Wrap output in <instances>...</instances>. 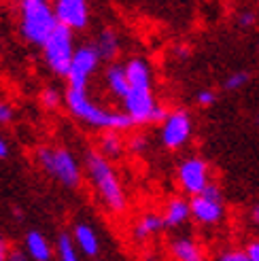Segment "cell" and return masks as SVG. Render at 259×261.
Wrapping results in <instances>:
<instances>
[{
  "label": "cell",
  "instance_id": "7c38bea8",
  "mask_svg": "<svg viewBox=\"0 0 259 261\" xmlns=\"http://www.w3.org/2000/svg\"><path fill=\"white\" fill-rule=\"evenodd\" d=\"M168 253L172 261H206V251L196 236H174L168 242Z\"/></svg>",
  "mask_w": 259,
  "mask_h": 261
},
{
  "label": "cell",
  "instance_id": "e575fe53",
  "mask_svg": "<svg viewBox=\"0 0 259 261\" xmlns=\"http://www.w3.org/2000/svg\"><path fill=\"white\" fill-rule=\"evenodd\" d=\"M257 49H259V45H257Z\"/></svg>",
  "mask_w": 259,
  "mask_h": 261
},
{
  "label": "cell",
  "instance_id": "836d02e7",
  "mask_svg": "<svg viewBox=\"0 0 259 261\" xmlns=\"http://www.w3.org/2000/svg\"><path fill=\"white\" fill-rule=\"evenodd\" d=\"M257 121H259V115H257Z\"/></svg>",
  "mask_w": 259,
  "mask_h": 261
},
{
  "label": "cell",
  "instance_id": "ac0fdd59",
  "mask_svg": "<svg viewBox=\"0 0 259 261\" xmlns=\"http://www.w3.org/2000/svg\"><path fill=\"white\" fill-rule=\"evenodd\" d=\"M25 253H28V257L32 261H51V257H54V246H51V242L45 238V233L41 231H28L25 233Z\"/></svg>",
  "mask_w": 259,
  "mask_h": 261
},
{
  "label": "cell",
  "instance_id": "2e32d148",
  "mask_svg": "<svg viewBox=\"0 0 259 261\" xmlns=\"http://www.w3.org/2000/svg\"><path fill=\"white\" fill-rule=\"evenodd\" d=\"M105 85L109 89V94L113 98H117L119 102L125 98L127 89H130V83H127V74H125L123 64H117V62L109 64L107 70H105Z\"/></svg>",
  "mask_w": 259,
  "mask_h": 261
},
{
  "label": "cell",
  "instance_id": "52a82bcc",
  "mask_svg": "<svg viewBox=\"0 0 259 261\" xmlns=\"http://www.w3.org/2000/svg\"><path fill=\"white\" fill-rule=\"evenodd\" d=\"M191 204V219L202 227H217L225 221V200L223 191L217 182H211L202 193L189 198Z\"/></svg>",
  "mask_w": 259,
  "mask_h": 261
},
{
  "label": "cell",
  "instance_id": "9c48e42d",
  "mask_svg": "<svg viewBox=\"0 0 259 261\" xmlns=\"http://www.w3.org/2000/svg\"><path fill=\"white\" fill-rule=\"evenodd\" d=\"M176 182L187 198L202 193L213 182L211 164L200 155H189L176 166Z\"/></svg>",
  "mask_w": 259,
  "mask_h": 261
},
{
  "label": "cell",
  "instance_id": "8fae6325",
  "mask_svg": "<svg viewBox=\"0 0 259 261\" xmlns=\"http://www.w3.org/2000/svg\"><path fill=\"white\" fill-rule=\"evenodd\" d=\"M54 11L60 25H66L68 30H85L89 21V7L87 0H56Z\"/></svg>",
  "mask_w": 259,
  "mask_h": 261
},
{
  "label": "cell",
  "instance_id": "8992f818",
  "mask_svg": "<svg viewBox=\"0 0 259 261\" xmlns=\"http://www.w3.org/2000/svg\"><path fill=\"white\" fill-rule=\"evenodd\" d=\"M41 49H43V58H45V64L49 66V70L56 76H64V79H66L74 49H76L74 32L68 30L66 25H58Z\"/></svg>",
  "mask_w": 259,
  "mask_h": 261
},
{
  "label": "cell",
  "instance_id": "277c9868",
  "mask_svg": "<svg viewBox=\"0 0 259 261\" xmlns=\"http://www.w3.org/2000/svg\"><path fill=\"white\" fill-rule=\"evenodd\" d=\"M36 164L43 168V172L49 174L60 185L76 189L83 182V166L74 158V153L66 147H38L34 153Z\"/></svg>",
  "mask_w": 259,
  "mask_h": 261
},
{
  "label": "cell",
  "instance_id": "9a60e30c",
  "mask_svg": "<svg viewBox=\"0 0 259 261\" xmlns=\"http://www.w3.org/2000/svg\"><path fill=\"white\" fill-rule=\"evenodd\" d=\"M123 66L130 87H153V70L145 58H130Z\"/></svg>",
  "mask_w": 259,
  "mask_h": 261
},
{
  "label": "cell",
  "instance_id": "7402d4cb",
  "mask_svg": "<svg viewBox=\"0 0 259 261\" xmlns=\"http://www.w3.org/2000/svg\"><path fill=\"white\" fill-rule=\"evenodd\" d=\"M38 100H41V107L45 111H56L62 107V102H64V96L60 94V91L56 87H45L41 91V96H38Z\"/></svg>",
  "mask_w": 259,
  "mask_h": 261
},
{
  "label": "cell",
  "instance_id": "7a4b0ae2",
  "mask_svg": "<svg viewBox=\"0 0 259 261\" xmlns=\"http://www.w3.org/2000/svg\"><path fill=\"white\" fill-rule=\"evenodd\" d=\"M64 104H66L68 113L74 119L83 121L89 127L102 129V132H127L130 127H134L132 119L123 111H107L102 109L92 96L87 94V89H66L64 94Z\"/></svg>",
  "mask_w": 259,
  "mask_h": 261
},
{
  "label": "cell",
  "instance_id": "83f0119b",
  "mask_svg": "<svg viewBox=\"0 0 259 261\" xmlns=\"http://www.w3.org/2000/svg\"><path fill=\"white\" fill-rule=\"evenodd\" d=\"M13 117H15V111H13V107L9 102L0 100V125H9L13 121Z\"/></svg>",
  "mask_w": 259,
  "mask_h": 261
},
{
  "label": "cell",
  "instance_id": "603a6c76",
  "mask_svg": "<svg viewBox=\"0 0 259 261\" xmlns=\"http://www.w3.org/2000/svg\"><path fill=\"white\" fill-rule=\"evenodd\" d=\"M249 81H251V74L247 70H236V72H231L227 79L223 81V87L227 91H238V89H242L244 85H247Z\"/></svg>",
  "mask_w": 259,
  "mask_h": 261
},
{
  "label": "cell",
  "instance_id": "f546056e",
  "mask_svg": "<svg viewBox=\"0 0 259 261\" xmlns=\"http://www.w3.org/2000/svg\"><path fill=\"white\" fill-rule=\"evenodd\" d=\"M7 261H32V259L28 257V253L21 251V249H11L9 259H7Z\"/></svg>",
  "mask_w": 259,
  "mask_h": 261
},
{
  "label": "cell",
  "instance_id": "30bf717a",
  "mask_svg": "<svg viewBox=\"0 0 259 261\" xmlns=\"http://www.w3.org/2000/svg\"><path fill=\"white\" fill-rule=\"evenodd\" d=\"M100 56L94 45H81L74 49V56L70 62V70L66 74L68 89H87L92 76L100 66Z\"/></svg>",
  "mask_w": 259,
  "mask_h": 261
},
{
  "label": "cell",
  "instance_id": "4316f807",
  "mask_svg": "<svg viewBox=\"0 0 259 261\" xmlns=\"http://www.w3.org/2000/svg\"><path fill=\"white\" fill-rule=\"evenodd\" d=\"M257 23V13L251 9H244L242 13H238V25L240 28H253Z\"/></svg>",
  "mask_w": 259,
  "mask_h": 261
},
{
  "label": "cell",
  "instance_id": "d6986e66",
  "mask_svg": "<svg viewBox=\"0 0 259 261\" xmlns=\"http://www.w3.org/2000/svg\"><path fill=\"white\" fill-rule=\"evenodd\" d=\"M94 47L98 51V56L100 60H105V62H111L119 56V51H121V41H119V34L115 32L113 28H105V30H100L98 36H96V41H94Z\"/></svg>",
  "mask_w": 259,
  "mask_h": 261
},
{
  "label": "cell",
  "instance_id": "5b68a950",
  "mask_svg": "<svg viewBox=\"0 0 259 261\" xmlns=\"http://www.w3.org/2000/svg\"><path fill=\"white\" fill-rule=\"evenodd\" d=\"M121 104L123 113L132 119L134 125L162 123L168 115L162 102H158V98H155L153 87H130Z\"/></svg>",
  "mask_w": 259,
  "mask_h": 261
},
{
  "label": "cell",
  "instance_id": "5bb4252c",
  "mask_svg": "<svg viewBox=\"0 0 259 261\" xmlns=\"http://www.w3.org/2000/svg\"><path fill=\"white\" fill-rule=\"evenodd\" d=\"M70 236H72V242H74L76 249H79L81 255H85L89 259H96L100 255V238H98L96 229L89 223H85V221L76 223L72 227Z\"/></svg>",
  "mask_w": 259,
  "mask_h": 261
},
{
  "label": "cell",
  "instance_id": "d4e9b609",
  "mask_svg": "<svg viewBox=\"0 0 259 261\" xmlns=\"http://www.w3.org/2000/svg\"><path fill=\"white\" fill-rule=\"evenodd\" d=\"M215 261H249L247 255H244V249H236V246H229V249H223L217 255Z\"/></svg>",
  "mask_w": 259,
  "mask_h": 261
},
{
  "label": "cell",
  "instance_id": "ba28073f",
  "mask_svg": "<svg viewBox=\"0 0 259 261\" xmlns=\"http://www.w3.org/2000/svg\"><path fill=\"white\" fill-rule=\"evenodd\" d=\"M193 136V119L189 111L174 109L168 111L166 119L160 123V142L168 151H180L189 145Z\"/></svg>",
  "mask_w": 259,
  "mask_h": 261
},
{
  "label": "cell",
  "instance_id": "4fadbf2b",
  "mask_svg": "<svg viewBox=\"0 0 259 261\" xmlns=\"http://www.w3.org/2000/svg\"><path fill=\"white\" fill-rule=\"evenodd\" d=\"M162 219H164V227H168V229H178V227H183L187 221H191V204H189L187 195H172V198L164 204Z\"/></svg>",
  "mask_w": 259,
  "mask_h": 261
},
{
  "label": "cell",
  "instance_id": "44dd1931",
  "mask_svg": "<svg viewBox=\"0 0 259 261\" xmlns=\"http://www.w3.org/2000/svg\"><path fill=\"white\" fill-rule=\"evenodd\" d=\"M56 253H58L60 261H81V253L74 246L72 236H68V233H60V236H58Z\"/></svg>",
  "mask_w": 259,
  "mask_h": 261
},
{
  "label": "cell",
  "instance_id": "3957f363",
  "mask_svg": "<svg viewBox=\"0 0 259 261\" xmlns=\"http://www.w3.org/2000/svg\"><path fill=\"white\" fill-rule=\"evenodd\" d=\"M58 25L54 5H49V0H19V30L30 45L43 47Z\"/></svg>",
  "mask_w": 259,
  "mask_h": 261
},
{
  "label": "cell",
  "instance_id": "6da1fadb",
  "mask_svg": "<svg viewBox=\"0 0 259 261\" xmlns=\"http://www.w3.org/2000/svg\"><path fill=\"white\" fill-rule=\"evenodd\" d=\"M83 168L89 185L94 187L96 198L105 206V211H109L111 215H123L127 208V193L113 162L107 160L98 149H89L85 153Z\"/></svg>",
  "mask_w": 259,
  "mask_h": 261
},
{
  "label": "cell",
  "instance_id": "1f68e13d",
  "mask_svg": "<svg viewBox=\"0 0 259 261\" xmlns=\"http://www.w3.org/2000/svg\"><path fill=\"white\" fill-rule=\"evenodd\" d=\"M9 142H7V138L3 136V134H0V160H7L9 158Z\"/></svg>",
  "mask_w": 259,
  "mask_h": 261
},
{
  "label": "cell",
  "instance_id": "ffe728a7",
  "mask_svg": "<svg viewBox=\"0 0 259 261\" xmlns=\"http://www.w3.org/2000/svg\"><path fill=\"white\" fill-rule=\"evenodd\" d=\"M98 151L105 155L107 160L115 162V160H119L123 155L125 142H123L119 132H105V134H102V138H100V142H98Z\"/></svg>",
  "mask_w": 259,
  "mask_h": 261
},
{
  "label": "cell",
  "instance_id": "4dcf8cb0",
  "mask_svg": "<svg viewBox=\"0 0 259 261\" xmlns=\"http://www.w3.org/2000/svg\"><path fill=\"white\" fill-rule=\"evenodd\" d=\"M9 253H11V246H9V242L0 236V261H7L9 259Z\"/></svg>",
  "mask_w": 259,
  "mask_h": 261
},
{
  "label": "cell",
  "instance_id": "484cf974",
  "mask_svg": "<svg viewBox=\"0 0 259 261\" xmlns=\"http://www.w3.org/2000/svg\"><path fill=\"white\" fill-rule=\"evenodd\" d=\"M196 102H198V107H213V104L217 102V94L213 89H200L198 94H196Z\"/></svg>",
  "mask_w": 259,
  "mask_h": 261
},
{
  "label": "cell",
  "instance_id": "cb8c5ba5",
  "mask_svg": "<svg viewBox=\"0 0 259 261\" xmlns=\"http://www.w3.org/2000/svg\"><path fill=\"white\" fill-rule=\"evenodd\" d=\"M149 149V136L147 134H134L125 142V151H130L132 155H142Z\"/></svg>",
  "mask_w": 259,
  "mask_h": 261
},
{
  "label": "cell",
  "instance_id": "f1b7e54d",
  "mask_svg": "<svg viewBox=\"0 0 259 261\" xmlns=\"http://www.w3.org/2000/svg\"><path fill=\"white\" fill-rule=\"evenodd\" d=\"M244 255H247L249 261H259V238L251 240L247 246H244Z\"/></svg>",
  "mask_w": 259,
  "mask_h": 261
},
{
  "label": "cell",
  "instance_id": "e0dca14e",
  "mask_svg": "<svg viewBox=\"0 0 259 261\" xmlns=\"http://www.w3.org/2000/svg\"><path fill=\"white\" fill-rule=\"evenodd\" d=\"M164 229V219L160 213H145L142 217L136 219V223L132 227V236L136 242H145V240H151L153 236Z\"/></svg>",
  "mask_w": 259,
  "mask_h": 261
},
{
  "label": "cell",
  "instance_id": "d6a6232c",
  "mask_svg": "<svg viewBox=\"0 0 259 261\" xmlns=\"http://www.w3.org/2000/svg\"><path fill=\"white\" fill-rule=\"evenodd\" d=\"M249 217H251V221H253L255 225H259V202H255V204H253V208H251Z\"/></svg>",
  "mask_w": 259,
  "mask_h": 261
}]
</instances>
